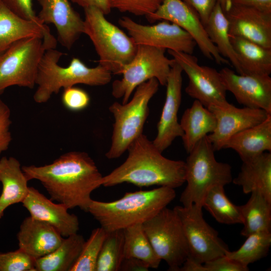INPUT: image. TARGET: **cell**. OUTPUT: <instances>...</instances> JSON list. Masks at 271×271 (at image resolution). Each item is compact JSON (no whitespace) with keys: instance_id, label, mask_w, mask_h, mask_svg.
<instances>
[{"instance_id":"1","label":"cell","mask_w":271,"mask_h":271,"mask_svg":"<svg viewBox=\"0 0 271 271\" xmlns=\"http://www.w3.org/2000/svg\"><path fill=\"white\" fill-rule=\"evenodd\" d=\"M28 181H39L51 200L68 209L88 212L92 192L102 186L103 176L93 159L84 152L71 151L41 166H22Z\"/></svg>"},{"instance_id":"2","label":"cell","mask_w":271,"mask_h":271,"mask_svg":"<svg viewBox=\"0 0 271 271\" xmlns=\"http://www.w3.org/2000/svg\"><path fill=\"white\" fill-rule=\"evenodd\" d=\"M125 161L103 176L102 186L123 183L139 187L154 185L175 189L185 182V162L168 159L142 133L128 147Z\"/></svg>"},{"instance_id":"3","label":"cell","mask_w":271,"mask_h":271,"mask_svg":"<svg viewBox=\"0 0 271 271\" xmlns=\"http://www.w3.org/2000/svg\"><path fill=\"white\" fill-rule=\"evenodd\" d=\"M175 189L165 186L146 191L126 192L111 202L92 200L88 212L106 232L143 224L170 204L176 197Z\"/></svg>"},{"instance_id":"4","label":"cell","mask_w":271,"mask_h":271,"mask_svg":"<svg viewBox=\"0 0 271 271\" xmlns=\"http://www.w3.org/2000/svg\"><path fill=\"white\" fill-rule=\"evenodd\" d=\"M64 54L53 48L45 52L39 64L36 81L37 88L33 95L36 103L47 102L62 88L77 84L102 86L110 82L112 73L99 64L89 68L80 59L74 57L68 66H60L58 61Z\"/></svg>"},{"instance_id":"5","label":"cell","mask_w":271,"mask_h":271,"mask_svg":"<svg viewBox=\"0 0 271 271\" xmlns=\"http://www.w3.org/2000/svg\"><path fill=\"white\" fill-rule=\"evenodd\" d=\"M214 152L207 136L189 153L185 162L187 185L180 198L182 206L195 204L202 207L204 198L210 189L217 185L225 186L232 182L231 167L217 161Z\"/></svg>"},{"instance_id":"6","label":"cell","mask_w":271,"mask_h":271,"mask_svg":"<svg viewBox=\"0 0 271 271\" xmlns=\"http://www.w3.org/2000/svg\"><path fill=\"white\" fill-rule=\"evenodd\" d=\"M83 33L92 41L99 57V64L113 74H120L133 59L138 47L132 38L108 21L99 9H84Z\"/></svg>"},{"instance_id":"7","label":"cell","mask_w":271,"mask_h":271,"mask_svg":"<svg viewBox=\"0 0 271 271\" xmlns=\"http://www.w3.org/2000/svg\"><path fill=\"white\" fill-rule=\"evenodd\" d=\"M156 78L139 85L132 98L125 103L113 102L109 107L114 122L110 147L105 154L108 159L120 157L132 142L142 134L149 113V103L158 90Z\"/></svg>"},{"instance_id":"8","label":"cell","mask_w":271,"mask_h":271,"mask_svg":"<svg viewBox=\"0 0 271 271\" xmlns=\"http://www.w3.org/2000/svg\"><path fill=\"white\" fill-rule=\"evenodd\" d=\"M165 51L163 48L138 45L134 57L120 71L122 78L112 82V96L122 98L124 104L139 85L151 79L156 78L160 84L166 86L175 60L167 57Z\"/></svg>"},{"instance_id":"9","label":"cell","mask_w":271,"mask_h":271,"mask_svg":"<svg viewBox=\"0 0 271 271\" xmlns=\"http://www.w3.org/2000/svg\"><path fill=\"white\" fill-rule=\"evenodd\" d=\"M47 50L43 39L34 37L14 43L0 55V94L12 86L33 88Z\"/></svg>"},{"instance_id":"10","label":"cell","mask_w":271,"mask_h":271,"mask_svg":"<svg viewBox=\"0 0 271 271\" xmlns=\"http://www.w3.org/2000/svg\"><path fill=\"white\" fill-rule=\"evenodd\" d=\"M155 252L169 266L179 271L189 256L188 245L180 219L173 208L165 207L143 224Z\"/></svg>"},{"instance_id":"11","label":"cell","mask_w":271,"mask_h":271,"mask_svg":"<svg viewBox=\"0 0 271 271\" xmlns=\"http://www.w3.org/2000/svg\"><path fill=\"white\" fill-rule=\"evenodd\" d=\"M182 225L189 250L187 258L203 264L228 251L227 245L203 216L202 207L192 205L174 208Z\"/></svg>"},{"instance_id":"12","label":"cell","mask_w":271,"mask_h":271,"mask_svg":"<svg viewBox=\"0 0 271 271\" xmlns=\"http://www.w3.org/2000/svg\"><path fill=\"white\" fill-rule=\"evenodd\" d=\"M168 52L188 78L185 91L189 96L199 101L206 108L224 106L229 103L219 71L212 67L199 65L197 58L192 54L170 50Z\"/></svg>"},{"instance_id":"13","label":"cell","mask_w":271,"mask_h":271,"mask_svg":"<svg viewBox=\"0 0 271 271\" xmlns=\"http://www.w3.org/2000/svg\"><path fill=\"white\" fill-rule=\"evenodd\" d=\"M151 22L166 20L174 23L189 34L203 55L219 64H229L210 41L196 12L182 0H163L158 9L146 17Z\"/></svg>"},{"instance_id":"14","label":"cell","mask_w":271,"mask_h":271,"mask_svg":"<svg viewBox=\"0 0 271 271\" xmlns=\"http://www.w3.org/2000/svg\"><path fill=\"white\" fill-rule=\"evenodd\" d=\"M137 45H145L192 54L196 44L186 31L166 20L154 25L139 24L128 17L119 19Z\"/></svg>"},{"instance_id":"15","label":"cell","mask_w":271,"mask_h":271,"mask_svg":"<svg viewBox=\"0 0 271 271\" xmlns=\"http://www.w3.org/2000/svg\"><path fill=\"white\" fill-rule=\"evenodd\" d=\"M207 108L216 120L215 130L207 135L215 151L224 149L227 142L236 134L262 122L271 115L261 109L238 108L229 103Z\"/></svg>"},{"instance_id":"16","label":"cell","mask_w":271,"mask_h":271,"mask_svg":"<svg viewBox=\"0 0 271 271\" xmlns=\"http://www.w3.org/2000/svg\"><path fill=\"white\" fill-rule=\"evenodd\" d=\"M183 72L175 61L167 78L165 101L157 124V134L153 141L161 153L168 148L177 138L182 137L183 134L178 118L182 100Z\"/></svg>"},{"instance_id":"17","label":"cell","mask_w":271,"mask_h":271,"mask_svg":"<svg viewBox=\"0 0 271 271\" xmlns=\"http://www.w3.org/2000/svg\"><path fill=\"white\" fill-rule=\"evenodd\" d=\"M226 91L244 107L261 109L271 114V77L269 75H247L224 67L219 71Z\"/></svg>"},{"instance_id":"18","label":"cell","mask_w":271,"mask_h":271,"mask_svg":"<svg viewBox=\"0 0 271 271\" xmlns=\"http://www.w3.org/2000/svg\"><path fill=\"white\" fill-rule=\"evenodd\" d=\"M224 14L230 37H241L271 49V14L231 4Z\"/></svg>"},{"instance_id":"19","label":"cell","mask_w":271,"mask_h":271,"mask_svg":"<svg viewBox=\"0 0 271 271\" xmlns=\"http://www.w3.org/2000/svg\"><path fill=\"white\" fill-rule=\"evenodd\" d=\"M37 1L41 7L38 18L44 24H53L59 42L70 50L83 33V20L72 7L70 0Z\"/></svg>"},{"instance_id":"20","label":"cell","mask_w":271,"mask_h":271,"mask_svg":"<svg viewBox=\"0 0 271 271\" xmlns=\"http://www.w3.org/2000/svg\"><path fill=\"white\" fill-rule=\"evenodd\" d=\"M22 203L32 217L49 224L63 237L76 233L79 229L76 215L69 213L64 205L53 202L33 187H29L28 194Z\"/></svg>"},{"instance_id":"21","label":"cell","mask_w":271,"mask_h":271,"mask_svg":"<svg viewBox=\"0 0 271 271\" xmlns=\"http://www.w3.org/2000/svg\"><path fill=\"white\" fill-rule=\"evenodd\" d=\"M34 37L42 38L47 49H55L57 41L46 25L19 16L0 0V55L14 43Z\"/></svg>"},{"instance_id":"22","label":"cell","mask_w":271,"mask_h":271,"mask_svg":"<svg viewBox=\"0 0 271 271\" xmlns=\"http://www.w3.org/2000/svg\"><path fill=\"white\" fill-rule=\"evenodd\" d=\"M17 237L19 248L35 259L52 252L64 238L53 227L31 216L22 221Z\"/></svg>"},{"instance_id":"23","label":"cell","mask_w":271,"mask_h":271,"mask_svg":"<svg viewBox=\"0 0 271 271\" xmlns=\"http://www.w3.org/2000/svg\"><path fill=\"white\" fill-rule=\"evenodd\" d=\"M232 182L241 186L245 194L257 192L271 201V153L265 152L242 162Z\"/></svg>"},{"instance_id":"24","label":"cell","mask_w":271,"mask_h":271,"mask_svg":"<svg viewBox=\"0 0 271 271\" xmlns=\"http://www.w3.org/2000/svg\"><path fill=\"white\" fill-rule=\"evenodd\" d=\"M28 181L18 160L13 157H3L0 159V183L3 187L0 195V219L8 207L22 203L26 198L29 189Z\"/></svg>"},{"instance_id":"25","label":"cell","mask_w":271,"mask_h":271,"mask_svg":"<svg viewBox=\"0 0 271 271\" xmlns=\"http://www.w3.org/2000/svg\"><path fill=\"white\" fill-rule=\"evenodd\" d=\"M224 149L236 152L242 162L271 152V115L262 122L233 136Z\"/></svg>"},{"instance_id":"26","label":"cell","mask_w":271,"mask_h":271,"mask_svg":"<svg viewBox=\"0 0 271 271\" xmlns=\"http://www.w3.org/2000/svg\"><path fill=\"white\" fill-rule=\"evenodd\" d=\"M180 124L183 132V145L189 154L202 139L214 131L216 120L210 110L195 100L184 111Z\"/></svg>"},{"instance_id":"27","label":"cell","mask_w":271,"mask_h":271,"mask_svg":"<svg viewBox=\"0 0 271 271\" xmlns=\"http://www.w3.org/2000/svg\"><path fill=\"white\" fill-rule=\"evenodd\" d=\"M230 38L242 75H270L271 49L241 37Z\"/></svg>"},{"instance_id":"28","label":"cell","mask_w":271,"mask_h":271,"mask_svg":"<svg viewBox=\"0 0 271 271\" xmlns=\"http://www.w3.org/2000/svg\"><path fill=\"white\" fill-rule=\"evenodd\" d=\"M78 233L64 237L62 242L50 253L36 259V271H70L78 259L85 243Z\"/></svg>"},{"instance_id":"29","label":"cell","mask_w":271,"mask_h":271,"mask_svg":"<svg viewBox=\"0 0 271 271\" xmlns=\"http://www.w3.org/2000/svg\"><path fill=\"white\" fill-rule=\"evenodd\" d=\"M243 227L241 235L271 232V201L257 192H252L247 202L238 206Z\"/></svg>"},{"instance_id":"30","label":"cell","mask_w":271,"mask_h":271,"mask_svg":"<svg viewBox=\"0 0 271 271\" xmlns=\"http://www.w3.org/2000/svg\"><path fill=\"white\" fill-rule=\"evenodd\" d=\"M204 27L210 41L216 47L220 54L229 61L237 73L242 75L230 41L228 21L218 1Z\"/></svg>"},{"instance_id":"31","label":"cell","mask_w":271,"mask_h":271,"mask_svg":"<svg viewBox=\"0 0 271 271\" xmlns=\"http://www.w3.org/2000/svg\"><path fill=\"white\" fill-rule=\"evenodd\" d=\"M123 256L140 259L152 268H157L162 260L155 252L141 223L124 229Z\"/></svg>"},{"instance_id":"32","label":"cell","mask_w":271,"mask_h":271,"mask_svg":"<svg viewBox=\"0 0 271 271\" xmlns=\"http://www.w3.org/2000/svg\"><path fill=\"white\" fill-rule=\"evenodd\" d=\"M202 207L220 223L227 225L242 223L238 206L233 204L227 198L223 186H215L208 190L204 198Z\"/></svg>"},{"instance_id":"33","label":"cell","mask_w":271,"mask_h":271,"mask_svg":"<svg viewBox=\"0 0 271 271\" xmlns=\"http://www.w3.org/2000/svg\"><path fill=\"white\" fill-rule=\"evenodd\" d=\"M236 250L227 251L228 258L246 266L265 257L271 245V232H257L247 236Z\"/></svg>"},{"instance_id":"34","label":"cell","mask_w":271,"mask_h":271,"mask_svg":"<svg viewBox=\"0 0 271 271\" xmlns=\"http://www.w3.org/2000/svg\"><path fill=\"white\" fill-rule=\"evenodd\" d=\"M124 229L107 232L96 263V271H118L123 256Z\"/></svg>"},{"instance_id":"35","label":"cell","mask_w":271,"mask_h":271,"mask_svg":"<svg viewBox=\"0 0 271 271\" xmlns=\"http://www.w3.org/2000/svg\"><path fill=\"white\" fill-rule=\"evenodd\" d=\"M106 234L101 227L92 231L70 271H96L98 257Z\"/></svg>"},{"instance_id":"36","label":"cell","mask_w":271,"mask_h":271,"mask_svg":"<svg viewBox=\"0 0 271 271\" xmlns=\"http://www.w3.org/2000/svg\"><path fill=\"white\" fill-rule=\"evenodd\" d=\"M36 259L18 248L0 252V271H36Z\"/></svg>"},{"instance_id":"37","label":"cell","mask_w":271,"mask_h":271,"mask_svg":"<svg viewBox=\"0 0 271 271\" xmlns=\"http://www.w3.org/2000/svg\"><path fill=\"white\" fill-rule=\"evenodd\" d=\"M111 9L147 17L153 14L163 0H108Z\"/></svg>"},{"instance_id":"38","label":"cell","mask_w":271,"mask_h":271,"mask_svg":"<svg viewBox=\"0 0 271 271\" xmlns=\"http://www.w3.org/2000/svg\"><path fill=\"white\" fill-rule=\"evenodd\" d=\"M61 100L66 108L73 111H78L89 105L90 98L85 90L73 86L64 89Z\"/></svg>"},{"instance_id":"39","label":"cell","mask_w":271,"mask_h":271,"mask_svg":"<svg viewBox=\"0 0 271 271\" xmlns=\"http://www.w3.org/2000/svg\"><path fill=\"white\" fill-rule=\"evenodd\" d=\"M11 115L10 108L0 98V155L8 150L12 140Z\"/></svg>"},{"instance_id":"40","label":"cell","mask_w":271,"mask_h":271,"mask_svg":"<svg viewBox=\"0 0 271 271\" xmlns=\"http://www.w3.org/2000/svg\"><path fill=\"white\" fill-rule=\"evenodd\" d=\"M9 9L19 16L44 26L36 15L32 0H1Z\"/></svg>"},{"instance_id":"41","label":"cell","mask_w":271,"mask_h":271,"mask_svg":"<svg viewBox=\"0 0 271 271\" xmlns=\"http://www.w3.org/2000/svg\"><path fill=\"white\" fill-rule=\"evenodd\" d=\"M204 271H247L248 266L243 265L226 256L216 257L203 263Z\"/></svg>"},{"instance_id":"42","label":"cell","mask_w":271,"mask_h":271,"mask_svg":"<svg viewBox=\"0 0 271 271\" xmlns=\"http://www.w3.org/2000/svg\"><path fill=\"white\" fill-rule=\"evenodd\" d=\"M193 8L205 26L213 12L218 0H182Z\"/></svg>"},{"instance_id":"43","label":"cell","mask_w":271,"mask_h":271,"mask_svg":"<svg viewBox=\"0 0 271 271\" xmlns=\"http://www.w3.org/2000/svg\"><path fill=\"white\" fill-rule=\"evenodd\" d=\"M231 4L253 8L271 14V0H229Z\"/></svg>"},{"instance_id":"44","label":"cell","mask_w":271,"mask_h":271,"mask_svg":"<svg viewBox=\"0 0 271 271\" xmlns=\"http://www.w3.org/2000/svg\"><path fill=\"white\" fill-rule=\"evenodd\" d=\"M149 265L145 261L134 257H124L119 270L121 271H147Z\"/></svg>"},{"instance_id":"45","label":"cell","mask_w":271,"mask_h":271,"mask_svg":"<svg viewBox=\"0 0 271 271\" xmlns=\"http://www.w3.org/2000/svg\"><path fill=\"white\" fill-rule=\"evenodd\" d=\"M83 9L94 7L99 9L105 15L110 13L111 9L108 0H70Z\"/></svg>"},{"instance_id":"46","label":"cell","mask_w":271,"mask_h":271,"mask_svg":"<svg viewBox=\"0 0 271 271\" xmlns=\"http://www.w3.org/2000/svg\"><path fill=\"white\" fill-rule=\"evenodd\" d=\"M224 13L230 7L229 0H218Z\"/></svg>"}]
</instances>
